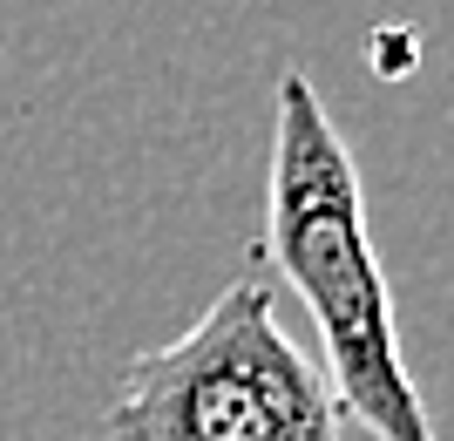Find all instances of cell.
I'll return each mask as SVG.
<instances>
[{"label":"cell","mask_w":454,"mask_h":441,"mask_svg":"<svg viewBox=\"0 0 454 441\" xmlns=\"http://www.w3.org/2000/svg\"><path fill=\"white\" fill-rule=\"evenodd\" d=\"M265 245L278 279L299 292V306L319 327L340 414L366 421L373 441H441L414 374L400 360L394 292H387L373 231H366L360 163L299 68L278 75Z\"/></svg>","instance_id":"cell-1"},{"label":"cell","mask_w":454,"mask_h":441,"mask_svg":"<svg viewBox=\"0 0 454 441\" xmlns=\"http://www.w3.org/2000/svg\"><path fill=\"white\" fill-rule=\"evenodd\" d=\"M109 441H340L333 381L278 327L265 279H231L170 346L136 353Z\"/></svg>","instance_id":"cell-2"}]
</instances>
